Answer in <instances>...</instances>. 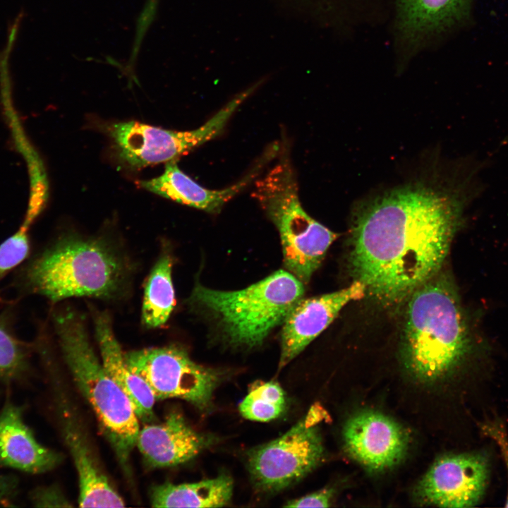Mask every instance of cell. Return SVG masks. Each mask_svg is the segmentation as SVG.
I'll use <instances>...</instances> for the list:
<instances>
[{
  "instance_id": "obj_7",
  "label": "cell",
  "mask_w": 508,
  "mask_h": 508,
  "mask_svg": "<svg viewBox=\"0 0 508 508\" xmlns=\"http://www.w3.org/2000/svg\"><path fill=\"white\" fill-rule=\"evenodd\" d=\"M253 90L237 95L195 130L171 131L135 121L107 123L101 129L111 138L118 159L131 168L176 161L218 135Z\"/></svg>"
},
{
  "instance_id": "obj_10",
  "label": "cell",
  "mask_w": 508,
  "mask_h": 508,
  "mask_svg": "<svg viewBox=\"0 0 508 508\" xmlns=\"http://www.w3.org/2000/svg\"><path fill=\"white\" fill-rule=\"evenodd\" d=\"M489 476V461L481 452L450 454L433 464L419 482L416 493L424 504L447 508L477 505Z\"/></svg>"
},
{
  "instance_id": "obj_13",
  "label": "cell",
  "mask_w": 508,
  "mask_h": 508,
  "mask_svg": "<svg viewBox=\"0 0 508 508\" xmlns=\"http://www.w3.org/2000/svg\"><path fill=\"white\" fill-rule=\"evenodd\" d=\"M366 293L365 286L355 280L337 291L301 298L283 322L279 368H284L322 333L344 306L362 299Z\"/></svg>"
},
{
  "instance_id": "obj_5",
  "label": "cell",
  "mask_w": 508,
  "mask_h": 508,
  "mask_svg": "<svg viewBox=\"0 0 508 508\" xmlns=\"http://www.w3.org/2000/svg\"><path fill=\"white\" fill-rule=\"evenodd\" d=\"M303 293L302 282L279 270L238 291L214 290L196 283L190 301L215 318L231 345L252 348L284 322Z\"/></svg>"
},
{
  "instance_id": "obj_11",
  "label": "cell",
  "mask_w": 508,
  "mask_h": 508,
  "mask_svg": "<svg viewBox=\"0 0 508 508\" xmlns=\"http://www.w3.org/2000/svg\"><path fill=\"white\" fill-rule=\"evenodd\" d=\"M57 411L62 435L78 476L80 507H122L124 501L102 469L71 402L60 391Z\"/></svg>"
},
{
  "instance_id": "obj_3",
  "label": "cell",
  "mask_w": 508,
  "mask_h": 508,
  "mask_svg": "<svg viewBox=\"0 0 508 508\" xmlns=\"http://www.w3.org/2000/svg\"><path fill=\"white\" fill-rule=\"evenodd\" d=\"M131 274L128 260L111 244L72 234L30 261L21 282L27 292L54 303L75 296L114 299L125 293Z\"/></svg>"
},
{
  "instance_id": "obj_25",
  "label": "cell",
  "mask_w": 508,
  "mask_h": 508,
  "mask_svg": "<svg viewBox=\"0 0 508 508\" xmlns=\"http://www.w3.org/2000/svg\"><path fill=\"white\" fill-rule=\"evenodd\" d=\"M483 435L492 439L499 447L507 468L508 476V435L502 423L497 421H488L480 425ZM505 507H508V493Z\"/></svg>"
},
{
  "instance_id": "obj_24",
  "label": "cell",
  "mask_w": 508,
  "mask_h": 508,
  "mask_svg": "<svg viewBox=\"0 0 508 508\" xmlns=\"http://www.w3.org/2000/svg\"><path fill=\"white\" fill-rule=\"evenodd\" d=\"M30 500L33 505L38 507H72L56 485L39 487L35 489L30 494Z\"/></svg>"
},
{
  "instance_id": "obj_2",
  "label": "cell",
  "mask_w": 508,
  "mask_h": 508,
  "mask_svg": "<svg viewBox=\"0 0 508 508\" xmlns=\"http://www.w3.org/2000/svg\"><path fill=\"white\" fill-rule=\"evenodd\" d=\"M409 298L404 352L416 377L436 380L486 349L480 325L468 317L449 279L433 277Z\"/></svg>"
},
{
  "instance_id": "obj_22",
  "label": "cell",
  "mask_w": 508,
  "mask_h": 508,
  "mask_svg": "<svg viewBox=\"0 0 508 508\" xmlns=\"http://www.w3.org/2000/svg\"><path fill=\"white\" fill-rule=\"evenodd\" d=\"M27 351L14 335L6 315H0V377L13 378L27 367Z\"/></svg>"
},
{
  "instance_id": "obj_20",
  "label": "cell",
  "mask_w": 508,
  "mask_h": 508,
  "mask_svg": "<svg viewBox=\"0 0 508 508\" xmlns=\"http://www.w3.org/2000/svg\"><path fill=\"white\" fill-rule=\"evenodd\" d=\"M171 267L170 255L162 254L147 280L142 306V322L148 328L164 325L174 308Z\"/></svg>"
},
{
  "instance_id": "obj_4",
  "label": "cell",
  "mask_w": 508,
  "mask_h": 508,
  "mask_svg": "<svg viewBox=\"0 0 508 508\" xmlns=\"http://www.w3.org/2000/svg\"><path fill=\"white\" fill-rule=\"evenodd\" d=\"M53 321L73 382L92 408L120 466L130 476V456L140 429L133 407L95 354L81 315L66 309L56 312Z\"/></svg>"
},
{
  "instance_id": "obj_8",
  "label": "cell",
  "mask_w": 508,
  "mask_h": 508,
  "mask_svg": "<svg viewBox=\"0 0 508 508\" xmlns=\"http://www.w3.org/2000/svg\"><path fill=\"white\" fill-rule=\"evenodd\" d=\"M328 418L327 412L315 403L283 435L250 452L248 467L255 485L266 492L279 491L314 469L324 456L317 425Z\"/></svg>"
},
{
  "instance_id": "obj_23",
  "label": "cell",
  "mask_w": 508,
  "mask_h": 508,
  "mask_svg": "<svg viewBox=\"0 0 508 508\" xmlns=\"http://www.w3.org/2000/svg\"><path fill=\"white\" fill-rule=\"evenodd\" d=\"M30 250L27 231L21 228L0 244V279L26 259Z\"/></svg>"
},
{
  "instance_id": "obj_18",
  "label": "cell",
  "mask_w": 508,
  "mask_h": 508,
  "mask_svg": "<svg viewBox=\"0 0 508 508\" xmlns=\"http://www.w3.org/2000/svg\"><path fill=\"white\" fill-rule=\"evenodd\" d=\"M471 0H398L397 25L411 42L423 41L466 18Z\"/></svg>"
},
{
  "instance_id": "obj_12",
  "label": "cell",
  "mask_w": 508,
  "mask_h": 508,
  "mask_svg": "<svg viewBox=\"0 0 508 508\" xmlns=\"http://www.w3.org/2000/svg\"><path fill=\"white\" fill-rule=\"evenodd\" d=\"M344 447L349 455L367 469L389 468L404 457L409 442L404 428L382 413H356L345 423Z\"/></svg>"
},
{
  "instance_id": "obj_21",
  "label": "cell",
  "mask_w": 508,
  "mask_h": 508,
  "mask_svg": "<svg viewBox=\"0 0 508 508\" xmlns=\"http://www.w3.org/2000/svg\"><path fill=\"white\" fill-rule=\"evenodd\" d=\"M285 406V394L280 385L267 382L251 388L239 404L238 410L247 419L267 422L279 417Z\"/></svg>"
},
{
  "instance_id": "obj_14",
  "label": "cell",
  "mask_w": 508,
  "mask_h": 508,
  "mask_svg": "<svg viewBox=\"0 0 508 508\" xmlns=\"http://www.w3.org/2000/svg\"><path fill=\"white\" fill-rule=\"evenodd\" d=\"M214 442V438L195 430L176 411L163 422L145 424L138 433L135 446L150 468L177 466L190 461Z\"/></svg>"
},
{
  "instance_id": "obj_19",
  "label": "cell",
  "mask_w": 508,
  "mask_h": 508,
  "mask_svg": "<svg viewBox=\"0 0 508 508\" xmlns=\"http://www.w3.org/2000/svg\"><path fill=\"white\" fill-rule=\"evenodd\" d=\"M233 480L225 474L196 483L153 486L150 502L153 507H220L229 503Z\"/></svg>"
},
{
  "instance_id": "obj_15",
  "label": "cell",
  "mask_w": 508,
  "mask_h": 508,
  "mask_svg": "<svg viewBox=\"0 0 508 508\" xmlns=\"http://www.w3.org/2000/svg\"><path fill=\"white\" fill-rule=\"evenodd\" d=\"M62 456L42 445L23 421L21 409L7 403L0 413V464L30 473L56 467Z\"/></svg>"
},
{
  "instance_id": "obj_6",
  "label": "cell",
  "mask_w": 508,
  "mask_h": 508,
  "mask_svg": "<svg viewBox=\"0 0 508 508\" xmlns=\"http://www.w3.org/2000/svg\"><path fill=\"white\" fill-rule=\"evenodd\" d=\"M253 195L278 229L285 267L301 282H308L338 234L312 218L302 207L287 156H282L255 182Z\"/></svg>"
},
{
  "instance_id": "obj_1",
  "label": "cell",
  "mask_w": 508,
  "mask_h": 508,
  "mask_svg": "<svg viewBox=\"0 0 508 508\" xmlns=\"http://www.w3.org/2000/svg\"><path fill=\"white\" fill-rule=\"evenodd\" d=\"M481 170L476 166L447 186L406 184L363 203L351 231L355 280L378 300L397 303L435 277L466 206L485 190Z\"/></svg>"
},
{
  "instance_id": "obj_27",
  "label": "cell",
  "mask_w": 508,
  "mask_h": 508,
  "mask_svg": "<svg viewBox=\"0 0 508 508\" xmlns=\"http://www.w3.org/2000/svg\"><path fill=\"white\" fill-rule=\"evenodd\" d=\"M16 479L0 475V503L8 502L17 491Z\"/></svg>"
},
{
  "instance_id": "obj_9",
  "label": "cell",
  "mask_w": 508,
  "mask_h": 508,
  "mask_svg": "<svg viewBox=\"0 0 508 508\" xmlns=\"http://www.w3.org/2000/svg\"><path fill=\"white\" fill-rule=\"evenodd\" d=\"M124 359L156 400L181 399L201 411L211 408L214 392L223 379L221 372L196 363L176 345L128 351Z\"/></svg>"
},
{
  "instance_id": "obj_16",
  "label": "cell",
  "mask_w": 508,
  "mask_h": 508,
  "mask_svg": "<svg viewBox=\"0 0 508 508\" xmlns=\"http://www.w3.org/2000/svg\"><path fill=\"white\" fill-rule=\"evenodd\" d=\"M263 163H258L238 183L221 190H211L198 184L179 168L176 161L166 163L161 176L138 183L148 191L176 202L217 213L256 177Z\"/></svg>"
},
{
  "instance_id": "obj_26",
  "label": "cell",
  "mask_w": 508,
  "mask_h": 508,
  "mask_svg": "<svg viewBox=\"0 0 508 508\" xmlns=\"http://www.w3.org/2000/svg\"><path fill=\"white\" fill-rule=\"evenodd\" d=\"M332 488H324L301 498L289 501L286 507H327L330 506L333 497Z\"/></svg>"
},
{
  "instance_id": "obj_17",
  "label": "cell",
  "mask_w": 508,
  "mask_h": 508,
  "mask_svg": "<svg viewBox=\"0 0 508 508\" xmlns=\"http://www.w3.org/2000/svg\"><path fill=\"white\" fill-rule=\"evenodd\" d=\"M96 339L106 371L129 399L139 420L152 423L155 397L146 382L127 366L124 353L114 334L110 316L95 311L93 316Z\"/></svg>"
}]
</instances>
